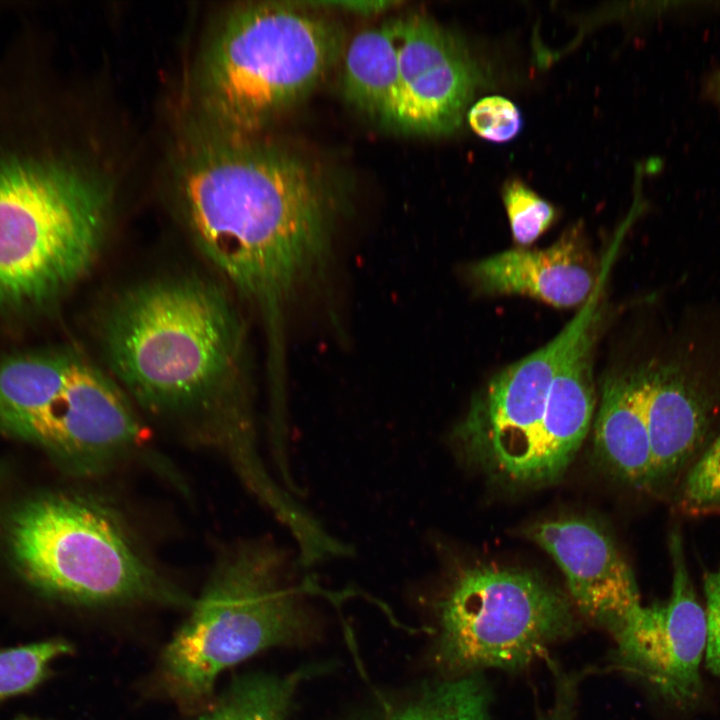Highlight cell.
<instances>
[{
  "instance_id": "30",
  "label": "cell",
  "mask_w": 720,
  "mask_h": 720,
  "mask_svg": "<svg viewBox=\"0 0 720 720\" xmlns=\"http://www.w3.org/2000/svg\"><path fill=\"white\" fill-rule=\"evenodd\" d=\"M710 514H720V508L713 510Z\"/></svg>"
},
{
  "instance_id": "2",
  "label": "cell",
  "mask_w": 720,
  "mask_h": 720,
  "mask_svg": "<svg viewBox=\"0 0 720 720\" xmlns=\"http://www.w3.org/2000/svg\"><path fill=\"white\" fill-rule=\"evenodd\" d=\"M98 336L110 372L143 408L227 459L252 446L245 329L222 284L191 273L133 283L105 305Z\"/></svg>"
},
{
  "instance_id": "27",
  "label": "cell",
  "mask_w": 720,
  "mask_h": 720,
  "mask_svg": "<svg viewBox=\"0 0 720 720\" xmlns=\"http://www.w3.org/2000/svg\"><path fill=\"white\" fill-rule=\"evenodd\" d=\"M318 3L321 5L333 6L337 9L349 10L364 14L378 13L394 4L393 2L389 1H332Z\"/></svg>"
},
{
  "instance_id": "18",
  "label": "cell",
  "mask_w": 720,
  "mask_h": 720,
  "mask_svg": "<svg viewBox=\"0 0 720 720\" xmlns=\"http://www.w3.org/2000/svg\"><path fill=\"white\" fill-rule=\"evenodd\" d=\"M77 355L19 354L0 358V428L41 407L61 387Z\"/></svg>"
},
{
  "instance_id": "3",
  "label": "cell",
  "mask_w": 720,
  "mask_h": 720,
  "mask_svg": "<svg viewBox=\"0 0 720 720\" xmlns=\"http://www.w3.org/2000/svg\"><path fill=\"white\" fill-rule=\"evenodd\" d=\"M299 569L296 554L272 540H247L223 553L162 654V679L178 705L207 709L224 670L305 636L313 619L306 595L319 589L312 578L301 580Z\"/></svg>"
},
{
  "instance_id": "11",
  "label": "cell",
  "mask_w": 720,
  "mask_h": 720,
  "mask_svg": "<svg viewBox=\"0 0 720 720\" xmlns=\"http://www.w3.org/2000/svg\"><path fill=\"white\" fill-rule=\"evenodd\" d=\"M669 548L673 573L668 602L640 605L614 634L625 667L673 702L688 704L701 691L699 668L706 617L692 585L679 533L670 536Z\"/></svg>"
},
{
  "instance_id": "22",
  "label": "cell",
  "mask_w": 720,
  "mask_h": 720,
  "mask_svg": "<svg viewBox=\"0 0 720 720\" xmlns=\"http://www.w3.org/2000/svg\"><path fill=\"white\" fill-rule=\"evenodd\" d=\"M502 199L513 240L520 246L532 244L556 219L554 206L520 179L505 182Z\"/></svg>"
},
{
  "instance_id": "19",
  "label": "cell",
  "mask_w": 720,
  "mask_h": 720,
  "mask_svg": "<svg viewBox=\"0 0 720 720\" xmlns=\"http://www.w3.org/2000/svg\"><path fill=\"white\" fill-rule=\"evenodd\" d=\"M306 675L304 670L283 677L241 678L194 720H287L293 695Z\"/></svg>"
},
{
  "instance_id": "6",
  "label": "cell",
  "mask_w": 720,
  "mask_h": 720,
  "mask_svg": "<svg viewBox=\"0 0 720 720\" xmlns=\"http://www.w3.org/2000/svg\"><path fill=\"white\" fill-rule=\"evenodd\" d=\"M9 546L25 579L48 596L88 606L191 605L146 560L116 516L87 497H40L13 515Z\"/></svg>"
},
{
  "instance_id": "20",
  "label": "cell",
  "mask_w": 720,
  "mask_h": 720,
  "mask_svg": "<svg viewBox=\"0 0 720 720\" xmlns=\"http://www.w3.org/2000/svg\"><path fill=\"white\" fill-rule=\"evenodd\" d=\"M386 720H491L490 695L479 677L462 676L426 689Z\"/></svg>"
},
{
  "instance_id": "28",
  "label": "cell",
  "mask_w": 720,
  "mask_h": 720,
  "mask_svg": "<svg viewBox=\"0 0 720 720\" xmlns=\"http://www.w3.org/2000/svg\"><path fill=\"white\" fill-rule=\"evenodd\" d=\"M714 88H715L716 96L720 101V71L715 79Z\"/></svg>"
},
{
  "instance_id": "13",
  "label": "cell",
  "mask_w": 720,
  "mask_h": 720,
  "mask_svg": "<svg viewBox=\"0 0 720 720\" xmlns=\"http://www.w3.org/2000/svg\"><path fill=\"white\" fill-rule=\"evenodd\" d=\"M525 536L554 560L575 606L591 621L614 632L641 605L630 566L607 531L592 520L537 522Z\"/></svg>"
},
{
  "instance_id": "12",
  "label": "cell",
  "mask_w": 720,
  "mask_h": 720,
  "mask_svg": "<svg viewBox=\"0 0 720 720\" xmlns=\"http://www.w3.org/2000/svg\"><path fill=\"white\" fill-rule=\"evenodd\" d=\"M720 408V366L696 344H680L652 361L646 416L652 457L650 488L668 484L702 450Z\"/></svg>"
},
{
  "instance_id": "14",
  "label": "cell",
  "mask_w": 720,
  "mask_h": 720,
  "mask_svg": "<svg viewBox=\"0 0 720 720\" xmlns=\"http://www.w3.org/2000/svg\"><path fill=\"white\" fill-rule=\"evenodd\" d=\"M600 271L573 230L545 249H511L481 259L469 274L486 294L522 295L557 308H572L587 301Z\"/></svg>"
},
{
  "instance_id": "29",
  "label": "cell",
  "mask_w": 720,
  "mask_h": 720,
  "mask_svg": "<svg viewBox=\"0 0 720 720\" xmlns=\"http://www.w3.org/2000/svg\"><path fill=\"white\" fill-rule=\"evenodd\" d=\"M16 720H40V719H36V718H30V717H26V716H22V717H20V718H17Z\"/></svg>"
},
{
  "instance_id": "24",
  "label": "cell",
  "mask_w": 720,
  "mask_h": 720,
  "mask_svg": "<svg viewBox=\"0 0 720 720\" xmlns=\"http://www.w3.org/2000/svg\"><path fill=\"white\" fill-rule=\"evenodd\" d=\"M467 119L476 134L495 143L510 141L522 126L518 108L501 96L484 97L477 101L468 111Z\"/></svg>"
},
{
  "instance_id": "16",
  "label": "cell",
  "mask_w": 720,
  "mask_h": 720,
  "mask_svg": "<svg viewBox=\"0 0 720 720\" xmlns=\"http://www.w3.org/2000/svg\"><path fill=\"white\" fill-rule=\"evenodd\" d=\"M651 362L605 379L593 428L598 458L616 478L637 488H650L652 474L646 416Z\"/></svg>"
},
{
  "instance_id": "7",
  "label": "cell",
  "mask_w": 720,
  "mask_h": 720,
  "mask_svg": "<svg viewBox=\"0 0 720 720\" xmlns=\"http://www.w3.org/2000/svg\"><path fill=\"white\" fill-rule=\"evenodd\" d=\"M436 600L440 654L464 671L516 669L571 631L566 596L535 571L447 561Z\"/></svg>"
},
{
  "instance_id": "23",
  "label": "cell",
  "mask_w": 720,
  "mask_h": 720,
  "mask_svg": "<svg viewBox=\"0 0 720 720\" xmlns=\"http://www.w3.org/2000/svg\"><path fill=\"white\" fill-rule=\"evenodd\" d=\"M677 505L681 511L695 515L720 508V434L689 468Z\"/></svg>"
},
{
  "instance_id": "5",
  "label": "cell",
  "mask_w": 720,
  "mask_h": 720,
  "mask_svg": "<svg viewBox=\"0 0 720 720\" xmlns=\"http://www.w3.org/2000/svg\"><path fill=\"white\" fill-rule=\"evenodd\" d=\"M341 33L296 3L233 9L203 57L200 98L222 135L241 137L306 95L339 54Z\"/></svg>"
},
{
  "instance_id": "26",
  "label": "cell",
  "mask_w": 720,
  "mask_h": 720,
  "mask_svg": "<svg viewBox=\"0 0 720 720\" xmlns=\"http://www.w3.org/2000/svg\"><path fill=\"white\" fill-rule=\"evenodd\" d=\"M572 688L568 682L562 685L554 705L539 720H570L573 708Z\"/></svg>"
},
{
  "instance_id": "1",
  "label": "cell",
  "mask_w": 720,
  "mask_h": 720,
  "mask_svg": "<svg viewBox=\"0 0 720 720\" xmlns=\"http://www.w3.org/2000/svg\"><path fill=\"white\" fill-rule=\"evenodd\" d=\"M179 186L196 245L256 312L268 373L283 374L292 310L333 258V211L321 185L296 156L224 135L193 150Z\"/></svg>"
},
{
  "instance_id": "8",
  "label": "cell",
  "mask_w": 720,
  "mask_h": 720,
  "mask_svg": "<svg viewBox=\"0 0 720 720\" xmlns=\"http://www.w3.org/2000/svg\"><path fill=\"white\" fill-rule=\"evenodd\" d=\"M593 320L590 308H580L550 342L500 371L473 398L449 435L463 463L521 486L552 380Z\"/></svg>"
},
{
  "instance_id": "9",
  "label": "cell",
  "mask_w": 720,
  "mask_h": 720,
  "mask_svg": "<svg viewBox=\"0 0 720 720\" xmlns=\"http://www.w3.org/2000/svg\"><path fill=\"white\" fill-rule=\"evenodd\" d=\"M7 432L34 441L82 474H105L143 447L145 433L128 396L76 356L61 387Z\"/></svg>"
},
{
  "instance_id": "25",
  "label": "cell",
  "mask_w": 720,
  "mask_h": 720,
  "mask_svg": "<svg viewBox=\"0 0 720 720\" xmlns=\"http://www.w3.org/2000/svg\"><path fill=\"white\" fill-rule=\"evenodd\" d=\"M706 642L705 660L711 673L720 679V565L705 574Z\"/></svg>"
},
{
  "instance_id": "10",
  "label": "cell",
  "mask_w": 720,
  "mask_h": 720,
  "mask_svg": "<svg viewBox=\"0 0 720 720\" xmlns=\"http://www.w3.org/2000/svg\"><path fill=\"white\" fill-rule=\"evenodd\" d=\"M396 20L398 77L382 120L406 133H450L461 124L481 71L456 37L431 19Z\"/></svg>"
},
{
  "instance_id": "15",
  "label": "cell",
  "mask_w": 720,
  "mask_h": 720,
  "mask_svg": "<svg viewBox=\"0 0 720 720\" xmlns=\"http://www.w3.org/2000/svg\"><path fill=\"white\" fill-rule=\"evenodd\" d=\"M594 324L575 342L552 380L521 486L544 485L558 479L588 434L596 406Z\"/></svg>"
},
{
  "instance_id": "21",
  "label": "cell",
  "mask_w": 720,
  "mask_h": 720,
  "mask_svg": "<svg viewBox=\"0 0 720 720\" xmlns=\"http://www.w3.org/2000/svg\"><path fill=\"white\" fill-rule=\"evenodd\" d=\"M71 648L56 639L0 649V701L34 689L47 678L51 663Z\"/></svg>"
},
{
  "instance_id": "17",
  "label": "cell",
  "mask_w": 720,
  "mask_h": 720,
  "mask_svg": "<svg viewBox=\"0 0 720 720\" xmlns=\"http://www.w3.org/2000/svg\"><path fill=\"white\" fill-rule=\"evenodd\" d=\"M398 77L397 20L358 33L349 43L342 88L357 109L382 120Z\"/></svg>"
},
{
  "instance_id": "4",
  "label": "cell",
  "mask_w": 720,
  "mask_h": 720,
  "mask_svg": "<svg viewBox=\"0 0 720 720\" xmlns=\"http://www.w3.org/2000/svg\"><path fill=\"white\" fill-rule=\"evenodd\" d=\"M110 199L79 169L27 158L0 160V310L47 304L91 270Z\"/></svg>"
}]
</instances>
